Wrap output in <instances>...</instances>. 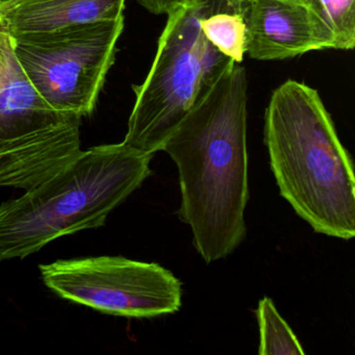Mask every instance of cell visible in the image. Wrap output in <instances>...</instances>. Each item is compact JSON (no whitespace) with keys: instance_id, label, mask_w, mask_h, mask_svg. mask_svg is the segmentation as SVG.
I'll use <instances>...</instances> for the list:
<instances>
[{"instance_id":"1","label":"cell","mask_w":355,"mask_h":355,"mask_svg":"<svg viewBox=\"0 0 355 355\" xmlns=\"http://www.w3.org/2000/svg\"><path fill=\"white\" fill-rule=\"evenodd\" d=\"M247 91L246 70L230 62L163 146L178 170V216L207 263L225 259L246 238Z\"/></svg>"},{"instance_id":"2","label":"cell","mask_w":355,"mask_h":355,"mask_svg":"<svg viewBox=\"0 0 355 355\" xmlns=\"http://www.w3.org/2000/svg\"><path fill=\"white\" fill-rule=\"evenodd\" d=\"M265 144L280 195L313 232L355 236V176L315 89L297 80L280 85L265 114Z\"/></svg>"},{"instance_id":"3","label":"cell","mask_w":355,"mask_h":355,"mask_svg":"<svg viewBox=\"0 0 355 355\" xmlns=\"http://www.w3.org/2000/svg\"><path fill=\"white\" fill-rule=\"evenodd\" d=\"M153 155L123 142L91 147L22 196L0 205V261L24 259L49 243L105 225L151 175Z\"/></svg>"},{"instance_id":"4","label":"cell","mask_w":355,"mask_h":355,"mask_svg":"<svg viewBox=\"0 0 355 355\" xmlns=\"http://www.w3.org/2000/svg\"><path fill=\"white\" fill-rule=\"evenodd\" d=\"M215 0H184L167 14L157 55L143 84L134 86L136 103L123 143L146 155L164 144L201 93L232 60L203 36L200 19Z\"/></svg>"},{"instance_id":"5","label":"cell","mask_w":355,"mask_h":355,"mask_svg":"<svg viewBox=\"0 0 355 355\" xmlns=\"http://www.w3.org/2000/svg\"><path fill=\"white\" fill-rule=\"evenodd\" d=\"M82 118L41 97L0 33V188L30 190L76 159Z\"/></svg>"},{"instance_id":"6","label":"cell","mask_w":355,"mask_h":355,"mask_svg":"<svg viewBox=\"0 0 355 355\" xmlns=\"http://www.w3.org/2000/svg\"><path fill=\"white\" fill-rule=\"evenodd\" d=\"M124 16L51 32L9 36L28 82L58 111L90 115L115 61Z\"/></svg>"},{"instance_id":"7","label":"cell","mask_w":355,"mask_h":355,"mask_svg":"<svg viewBox=\"0 0 355 355\" xmlns=\"http://www.w3.org/2000/svg\"><path fill=\"white\" fill-rule=\"evenodd\" d=\"M39 269L58 296L107 315L149 319L182 307V282L159 263L101 255L59 259Z\"/></svg>"},{"instance_id":"8","label":"cell","mask_w":355,"mask_h":355,"mask_svg":"<svg viewBox=\"0 0 355 355\" xmlns=\"http://www.w3.org/2000/svg\"><path fill=\"white\" fill-rule=\"evenodd\" d=\"M246 53L257 61L290 59L324 49L300 0H247Z\"/></svg>"},{"instance_id":"9","label":"cell","mask_w":355,"mask_h":355,"mask_svg":"<svg viewBox=\"0 0 355 355\" xmlns=\"http://www.w3.org/2000/svg\"><path fill=\"white\" fill-rule=\"evenodd\" d=\"M126 0H21L0 7V33L8 36L51 32L123 16Z\"/></svg>"},{"instance_id":"10","label":"cell","mask_w":355,"mask_h":355,"mask_svg":"<svg viewBox=\"0 0 355 355\" xmlns=\"http://www.w3.org/2000/svg\"><path fill=\"white\" fill-rule=\"evenodd\" d=\"M246 6L247 0H215L200 19L205 39L238 64L246 53Z\"/></svg>"},{"instance_id":"11","label":"cell","mask_w":355,"mask_h":355,"mask_svg":"<svg viewBox=\"0 0 355 355\" xmlns=\"http://www.w3.org/2000/svg\"><path fill=\"white\" fill-rule=\"evenodd\" d=\"M313 17L324 49L355 46V0H300Z\"/></svg>"},{"instance_id":"12","label":"cell","mask_w":355,"mask_h":355,"mask_svg":"<svg viewBox=\"0 0 355 355\" xmlns=\"http://www.w3.org/2000/svg\"><path fill=\"white\" fill-rule=\"evenodd\" d=\"M257 315L259 327V354H304L300 342L278 313L271 299L263 297L259 301Z\"/></svg>"},{"instance_id":"13","label":"cell","mask_w":355,"mask_h":355,"mask_svg":"<svg viewBox=\"0 0 355 355\" xmlns=\"http://www.w3.org/2000/svg\"><path fill=\"white\" fill-rule=\"evenodd\" d=\"M147 11L157 15L166 14L178 7L184 0H137Z\"/></svg>"},{"instance_id":"14","label":"cell","mask_w":355,"mask_h":355,"mask_svg":"<svg viewBox=\"0 0 355 355\" xmlns=\"http://www.w3.org/2000/svg\"><path fill=\"white\" fill-rule=\"evenodd\" d=\"M18 1H21V0H0V7H1V6H8L11 5V3H18Z\"/></svg>"}]
</instances>
